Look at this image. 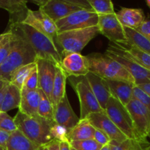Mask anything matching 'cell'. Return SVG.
Masks as SVG:
<instances>
[{"label":"cell","instance_id":"cell-1","mask_svg":"<svg viewBox=\"0 0 150 150\" xmlns=\"http://www.w3.org/2000/svg\"><path fill=\"white\" fill-rule=\"evenodd\" d=\"M7 32L29 44L38 59H44L61 66L62 57L55 44L39 31L21 21H9Z\"/></svg>","mask_w":150,"mask_h":150},{"label":"cell","instance_id":"cell-2","mask_svg":"<svg viewBox=\"0 0 150 150\" xmlns=\"http://www.w3.org/2000/svg\"><path fill=\"white\" fill-rule=\"evenodd\" d=\"M14 121L18 130L38 146H46L54 140L50 133L51 127L55 124L54 121L40 116L30 117L19 111L15 116Z\"/></svg>","mask_w":150,"mask_h":150},{"label":"cell","instance_id":"cell-3","mask_svg":"<svg viewBox=\"0 0 150 150\" xmlns=\"http://www.w3.org/2000/svg\"><path fill=\"white\" fill-rule=\"evenodd\" d=\"M89 70L107 80L122 81L135 84L131 75L121 64L105 54L92 53L86 56Z\"/></svg>","mask_w":150,"mask_h":150},{"label":"cell","instance_id":"cell-4","mask_svg":"<svg viewBox=\"0 0 150 150\" xmlns=\"http://www.w3.org/2000/svg\"><path fill=\"white\" fill-rule=\"evenodd\" d=\"M15 38L13 48L0 65V79L9 82L12 75L18 69L35 62L38 59L35 51L29 44L16 36Z\"/></svg>","mask_w":150,"mask_h":150},{"label":"cell","instance_id":"cell-5","mask_svg":"<svg viewBox=\"0 0 150 150\" xmlns=\"http://www.w3.org/2000/svg\"><path fill=\"white\" fill-rule=\"evenodd\" d=\"M99 33L98 26L58 33L57 47L63 57L70 53H80Z\"/></svg>","mask_w":150,"mask_h":150},{"label":"cell","instance_id":"cell-6","mask_svg":"<svg viewBox=\"0 0 150 150\" xmlns=\"http://www.w3.org/2000/svg\"><path fill=\"white\" fill-rule=\"evenodd\" d=\"M67 79L79 98L80 120H84L92 113L102 112L104 111L94 95L85 76H67Z\"/></svg>","mask_w":150,"mask_h":150},{"label":"cell","instance_id":"cell-7","mask_svg":"<svg viewBox=\"0 0 150 150\" xmlns=\"http://www.w3.org/2000/svg\"><path fill=\"white\" fill-rule=\"evenodd\" d=\"M104 111L110 120L128 139L137 140L133 121L126 106L117 98L111 96L107 102Z\"/></svg>","mask_w":150,"mask_h":150},{"label":"cell","instance_id":"cell-8","mask_svg":"<svg viewBox=\"0 0 150 150\" xmlns=\"http://www.w3.org/2000/svg\"><path fill=\"white\" fill-rule=\"evenodd\" d=\"M133 123L137 141L149 143L147 138L150 129V112L139 101L132 99L126 105Z\"/></svg>","mask_w":150,"mask_h":150},{"label":"cell","instance_id":"cell-9","mask_svg":"<svg viewBox=\"0 0 150 150\" xmlns=\"http://www.w3.org/2000/svg\"><path fill=\"white\" fill-rule=\"evenodd\" d=\"M99 16L95 12L80 10L55 22L58 33L75 29H84L98 25Z\"/></svg>","mask_w":150,"mask_h":150},{"label":"cell","instance_id":"cell-10","mask_svg":"<svg viewBox=\"0 0 150 150\" xmlns=\"http://www.w3.org/2000/svg\"><path fill=\"white\" fill-rule=\"evenodd\" d=\"M21 22L29 25L48 37L57 47V38L58 35L57 25L40 8L38 10L28 9L26 16Z\"/></svg>","mask_w":150,"mask_h":150},{"label":"cell","instance_id":"cell-11","mask_svg":"<svg viewBox=\"0 0 150 150\" xmlns=\"http://www.w3.org/2000/svg\"><path fill=\"white\" fill-rule=\"evenodd\" d=\"M97 26L99 33L108 38L111 42H127L124 27L119 21L116 13L99 16Z\"/></svg>","mask_w":150,"mask_h":150},{"label":"cell","instance_id":"cell-12","mask_svg":"<svg viewBox=\"0 0 150 150\" xmlns=\"http://www.w3.org/2000/svg\"><path fill=\"white\" fill-rule=\"evenodd\" d=\"M86 119L95 129L105 133L111 141L120 144L128 139L110 120L105 111L102 112L92 113L89 114Z\"/></svg>","mask_w":150,"mask_h":150},{"label":"cell","instance_id":"cell-13","mask_svg":"<svg viewBox=\"0 0 150 150\" xmlns=\"http://www.w3.org/2000/svg\"><path fill=\"white\" fill-rule=\"evenodd\" d=\"M106 51L129 59L150 70V54L141 51L127 42H111Z\"/></svg>","mask_w":150,"mask_h":150},{"label":"cell","instance_id":"cell-14","mask_svg":"<svg viewBox=\"0 0 150 150\" xmlns=\"http://www.w3.org/2000/svg\"><path fill=\"white\" fill-rule=\"evenodd\" d=\"M38 76V89L45 93L51 100V91L56 74V65L52 62L44 59H38L36 61Z\"/></svg>","mask_w":150,"mask_h":150},{"label":"cell","instance_id":"cell-15","mask_svg":"<svg viewBox=\"0 0 150 150\" xmlns=\"http://www.w3.org/2000/svg\"><path fill=\"white\" fill-rule=\"evenodd\" d=\"M54 121L56 124L63 126L68 130L80 121V118L75 114L70 105L67 94L62 98L54 109Z\"/></svg>","mask_w":150,"mask_h":150},{"label":"cell","instance_id":"cell-16","mask_svg":"<svg viewBox=\"0 0 150 150\" xmlns=\"http://www.w3.org/2000/svg\"><path fill=\"white\" fill-rule=\"evenodd\" d=\"M105 54L118 62L125 68V70L131 75L134 79L136 86L142 83H150V70L129 59L117 55L108 51H105Z\"/></svg>","mask_w":150,"mask_h":150},{"label":"cell","instance_id":"cell-17","mask_svg":"<svg viewBox=\"0 0 150 150\" xmlns=\"http://www.w3.org/2000/svg\"><path fill=\"white\" fill-rule=\"evenodd\" d=\"M61 67L67 76H84L89 71L86 57L81 53H70L64 56Z\"/></svg>","mask_w":150,"mask_h":150},{"label":"cell","instance_id":"cell-18","mask_svg":"<svg viewBox=\"0 0 150 150\" xmlns=\"http://www.w3.org/2000/svg\"><path fill=\"white\" fill-rule=\"evenodd\" d=\"M84 76L100 107L105 110L107 102L112 96L106 80L90 71Z\"/></svg>","mask_w":150,"mask_h":150},{"label":"cell","instance_id":"cell-19","mask_svg":"<svg viewBox=\"0 0 150 150\" xmlns=\"http://www.w3.org/2000/svg\"><path fill=\"white\" fill-rule=\"evenodd\" d=\"M39 8H40L54 22L66 17L73 12L83 10L77 6L62 0H49Z\"/></svg>","mask_w":150,"mask_h":150},{"label":"cell","instance_id":"cell-20","mask_svg":"<svg viewBox=\"0 0 150 150\" xmlns=\"http://www.w3.org/2000/svg\"><path fill=\"white\" fill-rule=\"evenodd\" d=\"M117 18L124 27L136 29L146 19L142 9L122 7L116 13Z\"/></svg>","mask_w":150,"mask_h":150},{"label":"cell","instance_id":"cell-21","mask_svg":"<svg viewBox=\"0 0 150 150\" xmlns=\"http://www.w3.org/2000/svg\"><path fill=\"white\" fill-rule=\"evenodd\" d=\"M106 80L111 95L126 106L133 99V89L136 85L122 81Z\"/></svg>","mask_w":150,"mask_h":150},{"label":"cell","instance_id":"cell-22","mask_svg":"<svg viewBox=\"0 0 150 150\" xmlns=\"http://www.w3.org/2000/svg\"><path fill=\"white\" fill-rule=\"evenodd\" d=\"M67 75L63 70L61 66L57 65L56 74L54 78V84L51 91V102L54 109L61 100L62 98L66 94V82H67Z\"/></svg>","mask_w":150,"mask_h":150},{"label":"cell","instance_id":"cell-23","mask_svg":"<svg viewBox=\"0 0 150 150\" xmlns=\"http://www.w3.org/2000/svg\"><path fill=\"white\" fill-rule=\"evenodd\" d=\"M27 0H0V8L10 13L9 21H22L29 8L26 6Z\"/></svg>","mask_w":150,"mask_h":150},{"label":"cell","instance_id":"cell-24","mask_svg":"<svg viewBox=\"0 0 150 150\" xmlns=\"http://www.w3.org/2000/svg\"><path fill=\"white\" fill-rule=\"evenodd\" d=\"M40 102L39 89L29 91L21 93V100L18 109L23 114L30 117L38 115V106Z\"/></svg>","mask_w":150,"mask_h":150},{"label":"cell","instance_id":"cell-25","mask_svg":"<svg viewBox=\"0 0 150 150\" xmlns=\"http://www.w3.org/2000/svg\"><path fill=\"white\" fill-rule=\"evenodd\" d=\"M95 128L86 119L80 120L77 125L68 130L67 140L69 143L74 141L93 139Z\"/></svg>","mask_w":150,"mask_h":150},{"label":"cell","instance_id":"cell-26","mask_svg":"<svg viewBox=\"0 0 150 150\" xmlns=\"http://www.w3.org/2000/svg\"><path fill=\"white\" fill-rule=\"evenodd\" d=\"M40 147L17 130L10 134L6 150H40Z\"/></svg>","mask_w":150,"mask_h":150},{"label":"cell","instance_id":"cell-27","mask_svg":"<svg viewBox=\"0 0 150 150\" xmlns=\"http://www.w3.org/2000/svg\"><path fill=\"white\" fill-rule=\"evenodd\" d=\"M21 100V91L12 83H9L4 95L0 112H8L9 111L18 108Z\"/></svg>","mask_w":150,"mask_h":150},{"label":"cell","instance_id":"cell-28","mask_svg":"<svg viewBox=\"0 0 150 150\" xmlns=\"http://www.w3.org/2000/svg\"><path fill=\"white\" fill-rule=\"evenodd\" d=\"M124 31L127 43L141 51L150 54V40L148 38L134 29L124 27Z\"/></svg>","mask_w":150,"mask_h":150},{"label":"cell","instance_id":"cell-29","mask_svg":"<svg viewBox=\"0 0 150 150\" xmlns=\"http://www.w3.org/2000/svg\"><path fill=\"white\" fill-rule=\"evenodd\" d=\"M37 63L36 62L31 64H26L24 66H22L20 68L18 69L16 71L14 72L13 75H12L11 78H10V83L12 84L15 85L17 86L18 89H21V91L22 86H23V83H24L25 80L26 78L29 76L31 72L36 67Z\"/></svg>","mask_w":150,"mask_h":150},{"label":"cell","instance_id":"cell-30","mask_svg":"<svg viewBox=\"0 0 150 150\" xmlns=\"http://www.w3.org/2000/svg\"><path fill=\"white\" fill-rule=\"evenodd\" d=\"M39 93L40 102L38 106V115L44 119L54 121V107L51 100L40 89H39Z\"/></svg>","mask_w":150,"mask_h":150},{"label":"cell","instance_id":"cell-31","mask_svg":"<svg viewBox=\"0 0 150 150\" xmlns=\"http://www.w3.org/2000/svg\"><path fill=\"white\" fill-rule=\"evenodd\" d=\"M110 144L112 150H145L150 144L149 143H143L130 139H126L120 144L111 141Z\"/></svg>","mask_w":150,"mask_h":150},{"label":"cell","instance_id":"cell-32","mask_svg":"<svg viewBox=\"0 0 150 150\" xmlns=\"http://www.w3.org/2000/svg\"><path fill=\"white\" fill-rule=\"evenodd\" d=\"M88 1L98 16L115 13L111 0H88Z\"/></svg>","mask_w":150,"mask_h":150},{"label":"cell","instance_id":"cell-33","mask_svg":"<svg viewBox=\"0 0 150 150\" xmlns=\"http://www.w3.org/2000/svg\"><path fill=\"white\" fill-rule=\"evenodd\" d=\"M15 36L10 32H5V36L0 42V65L8 55L15 42Z\"/></svg>","mask_w":150,"mask_h":150},{"label":"cell","instance_id":"cell-34","mask_svg":"<svg viewBox=\"0 0 150 150\" xmlns=\"http://www.w3.org/2000/svg\"><path fill=\"white\" fill-rule=\"evenodd\" d=\"M70 145L76 150H100L103 146L95 142L93 139L74 141L70 142Z\"/></svg>","mask_w":150,"mask_h":150},{"label":"cell","instance_id":"cell-35","mask_svg":"<svg viewBox=\"0 0 150 150\" xmlns=\"http://www.w3.org/2000/svg\"><path fill=\"white\" fill-rule=\"evenodd\" d=\"M38 89V69L35 67L33 70L31 72L26 79L23 83L21 89V93L29 92V91L35 90Z\"/></svg>","mask_w":150,"mask_h":150},{"label":"cell","instance_id":"cell-36","mask_svg":"<svg viewBox=\"0 0 150 150\" xmlns=\"http://www.w3.org/2000/svg\"><path fill=\"white\" fill-rule=\"evenodd\" d=\"M0 128L12 133L18 130L14 121L7 112H0Z\"/></svg>","mask_w":150,"mask_h":150},{"label":"cell","instance_id":"cell-37","mask_svg":"<svg viewBox=\"0 0 150 150\" xmlns=\"http://www.w3.org/2000/svg\"><path fill=\"white\" fill-rule=\"evenodd\" d=\"M50 133H51V137L53 138L54 140H57L59 142H68V140H67L68 130L63 126L60 125L55 123L51 127Z\"/></svg>","mask_w":150,"mask_h":150},{"label":"cell","instance_id":"cell-38","mask_svg":"<svg viewBox=\"0 0 150 150\" xmlns=\"http://www.w3.org/2000/svg\"><path fill=\"white\" fill-rule=\"evenodd\" d=\"M133 99L141 103L150 112V97L137 86H135L133 89Z\"/></svg>","mask_w":150,"mask_h":150},{"label":"cell","instance_id":"cell-39","mask_svg":"<svg viewBox=\"0 0 150 150\" xmlns=\"http://www.w3.org/2000/svg\"><path fill=\"white\" fill-rule=\"evenodd\" d=\"M93 139L101 146H105L111 142V139H109V137L105 133L98 129H95Z\"/></svg>","mask_w":150,"mask_h":150},{"label":"cell","instance_id":"cell-40","mask_svg":"<svg viewBox=\"0 0 150 150\" xmlns=\"http://www.w3.org/2000/svg\"><path fill=\"white\" fill-rule=\"evenodd\" d=\"M62 1H64L65 2L70 3V4H73V5L77 6V7L83 9V10L94 11L91 5L89 4L88 0H62Z\"/></svg>","mask_w":150,"mask_h":150},{"label":"cell","instance_id":"cell-41","mask_svg":"<svg viewBox=\"0 0 150 150\" xmlns=\"http://www.w3.org/2000/svg\"><path fill=\"white\" fill-rule=\"evenodd\" d=\"M136 30L140 32L150 40V19L145 20Z\"/></svg>","mask_w":150,"mask_h":150},{"label":"cell","instance_id":"cell-42","mask_svg":"<svg viewBox=\"0 0 150 150\" xmlns=\"http://www.w3.org/2000/svg\"><path fill=\"white\" fill-rule=\"evenodd\" d=\"M11 133L0 128V146L4 150H6L7 142Z\"/></svg>","mask_w":150,"mask_h":150},{"label":"cell","instance_id":"cell-43","mask_svg":"<svg viewBox=\"0 0 150 150\" xmlns=\"http://www.w3.org/2000/svg\"><path fill=\"white\" fill-rule=\"evenodd\" d=\"M60 142L57 140H53L48 144L46 145L48 150H59Z\"/></svg>","mask_w":150,"mask_h":150},{"label":"cell","instance_id":"cell-44","mask_svg":"<svg viewBox=\"0 0 150 150\" xmlns=\"http://www.w3.org/2000/svg\"><path fill=\"white\" fill-rule=\"evenodd\" d=\"M138 87L140 88L141 89L144 91V92H146L148 95L150 97V83H142V84L136 85Z\"/></svg>","mask_w":150,"mask_h":150},{"label":"cell","instance_id":"cell-45","mask_svg":"<svg viewBox=\"0 0 150 150\" xmlns=\"http://www.w3.org/2000/svg\"><path fill=\"white\" fill-rule=\"evenodd\" d=\"M59 150H70V145L68 142H60Z\"/></svg>","mask_w":150,"mask_h":150},{"label":"cell","instance_id":"cell-46","mask_svg":"<svg viewBox=\"0 0 150 150\" xmlns=\"http://www.w3.org/2000/svg\"><path fill=\"white\" fill-rule=\"evenodd\" d=\"M8 85H7V86H6L5 87L3 88L1 90H0V111H1V104H2L3 99H4V95H5V93H6V91H7Z\"/></svg>","mask_w":150,"mask_h":150},{"label":"cell","instance_id":"cell-47","mask_svg":"<svg viewBox=\"0 0 150 150\" xmlns=\"http://www.w3.org/2000/svg\"><path fill=\"white\" fill-rule=\"evenodd\" d=\"M30 1H32L33 3H35V4H36L37 5L39 6L40 7H41V6L44 5V4L46 2H48L49 0H30Z\"/></svg>","mask_w":150,"mask_h":150},{"label":"cell","instance_id":"cell-48","mask_svg":"<svg viewBox=\"0 0 150 150\" xmlns=\"http://www.w3.org/2000/svg\"><path fill=\"white\" fill-rule=\"evenodd\" d=\"M9 83H10V82L7 81L0 79V90H1V89L4 87H5L6 86H7Z\"/></svg>","mask_w":150,"mask_h":150},{"label":"cell","instance_id":"cell-49","mask_svg":"<svg viewBox=\"0 0 150 150\" xmlns=\"http://www.w3.org/2000/svg\"><path fill=\"white\" fill-rule=\"evenodd\" d=\"M100 150H112L111 149V144H108L105 145V146H103L102 148H101Z\"/></svg>","mask_w":150,"mask_h":150},{"label":"cell","instance_id":"cell-50","mask_svg":"<svg viewBox=\"0 0 150 150\" xmlns=\"http://www.w3.org/2000/svg\"><path fill=\"white\" fill-rule=\"evenodd\" d=\"M4 36H5V32H4V33L2 34H0V42H1V41L2 40L3 38H4Z\"/></svg>","mask_w":150,"mask_h":150},{"label":"cell","instance_id":"cell-51","mask_svg":"<svg viewBox=\"0 0 150 150\" xmlns=\"http://www.w3.org/2000/svg\"><path fill=\"white\" fill-rule=\"evenodd\" d=\"M40 150H48V148H47L46 146H41L40 149Z\"/></svg>","mask_w":150,"mask_h":150},{"label":"cell","instance_id":"cell-52","mask_svg":"<svg viewBox=\"0 0 150 150\" xmlns=\"http://www.w3.org/2000/svg\"><path fill=\"white\" fill-rule=\"evenodd\" d=\"M145 1H146V4H147L148 7L150 8V0H145Z\"/></svg>","mask_w":150,"mask_h":150},{"label":"cell","instance_id":"cell-53","mask_svg":"<svg viewBox=\"0 0 150 150\" xmlns=\"http://www.w3.org/2000/svg\"><path fill=\"white\" fill-rule=\"evenodd\" d=\"M145 150H150V144L147 146V147L146 148V149H145Z\"/></svg>","mask_w":150,"mask_h":150},{"label":"cell","instance_id":"cell-54","mask_svg":"<svg viewBox=\"0 0 150 150\" xmlns=\"http://www.w3.org/2000/svg\"><path fill=\"white\" fill-rule=\"evenodd\" d=\"M70 150H76L75 149H73V148H72L71 146H70Z\"/></svg>","mask_w":150,"mask_h":150},{"label":"cell","instance_id":"cell-55","mask_svg":"<svg viewBox=\"0 0 150 150\" xmlns=\"http://www.w3.org/2000/svg\"><path fill=\"white\" fill-rule=\"evenodd\" d=\"M148 137H149V138H150V129H149V136H148Z\"/></svg>","mask_w":150,"mask_h":150},{"label":"cell","instance_id":"cell-56","mask_svg":"<svg viewBox=\"0 0 150 150\" xmlns=\"http://www.w3.org/2000/svg\"><path fill=\"white\" fill-rule=\"evenodd\" d=\"M0 150H4V149H2V148H1V146H0Z\"/></svg>","mask_w":150,"mask_h":150}]
</instances>
